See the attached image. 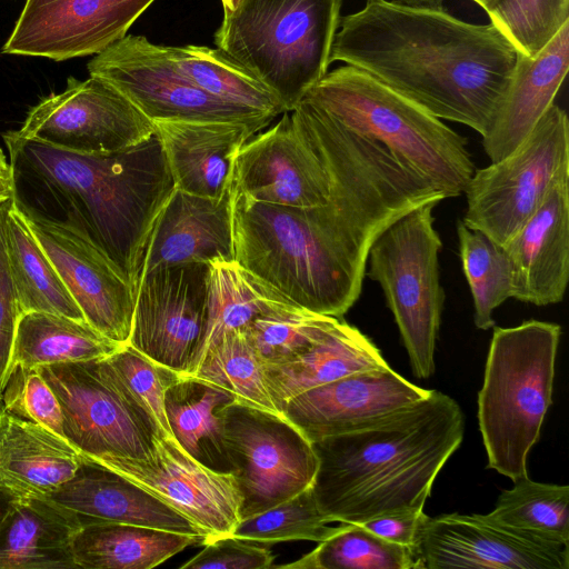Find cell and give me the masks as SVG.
Wrapping results in <instances>:
<instances>
[{
  "label": "cell",
  "instance_id": "cell-1",
  "mask_svg": "<svg viewBox=\"0 0 569 569\" xmlns=\"http://www.w3.org/2000/svg\"><path fill=\"white\" fill-rule=\"evenodd\" d=\"M307 141L328 171V202L300 208L232 196L234 261L293 305L339 318L360 296L376 238L446 196L385 146L337 121L315 124Z\"/></svg>",
  "mask_w": 569,
  "mask_h": 569
},
{
  "label": "cell",
  "instance_id": "cell-2",
  "mask_svg": "<svg viewBox=\"0 0 569 569\" xmlns=\"http://www.w3.org/2000/svg\"><path fill=\"white\" fill-rule=\"evenodd\" d=\"M330 61L370 74L438 119L489 129L515 73L518 52L491 24L445 8L366 0L341 17Z\"/></svg>",
  "mask_w": 569,
  "mask_h": 569
},
{
  "label": "cell",
  "instance_id": "cell-3",
  "mask_svg": "<svg viewBox=\"0 0 569 569\" xmlns=\"http://www.w3.org/2000/svg\"><path fill=\"white\" fill-rule=\"evenodd\" d=\"M20 211L72 229L101 249L137 292L157 219L176 189L161 141L79 154L2 134Z\"/></svg>",
  "mask_w": 569,
  "mask_h": 569
},
{
  "label": "cell",
  "instance_id": "cell-4",
  "mask_svg": "<svg viewBox=\"0 0 569 569\" xmlns=\"http://www.w3.org/2000/svg\"><path fill=\"white\" fill-rule=\"evenodd\" d=\"M458 402L437 390L350 432L312 441L311 489L329 522L363 523L423 509L432 485L463 440Z\"/></svg>",
  "mask_w": 569,
  "mask_h": 569
},
{
  "label": "cell",
  "instance_id": "cell-5",
  "mask_svg": "<svg viewBox=\"0 0 569 569\" xmlns=\"http://www.w3.org/2000/svg\"><path fill=\"white\" fill-rule=\"evenodd\" d=\"M302 100L321 108L349 130L385 146L403 167L440 188L448 198L463 193L476 169L465 137L352 66L328 71Z\"/></svg>",
  "mask_w": 569,
  "mask_h": 569
},
{
  "label": "cell",
  "instance_id": "cell-6",
  "mask_svg": "<svg viewBox=\"0 0 569 569\" xmlns=\"http://www.w3.org/2000/svg\"><path fill=\"white\" fill-rule=\"evenodd\" d=\"M343 0H241L223 13L217 49L292 111L328 72Z\"/></svg>",
  "mask_w": 569,
  "mask_h": 569
},
{
  "label": "cell",
  "instance_id": "cell-7",
  "mask_svg": "<svg viewBox=\"0 0 569 569\" xmlns=\"http://www.w3.org/2000/svg\"><path fill=\"white\" fill-rule=\"evenodd\" d=\"M560 336L559 325L540 320L497 327L492 333L478 393V422L487 468L512 481L528 475V453L552 402Z\"/></svg>",
  "mask_w": 569,
  "mask_h": 569
},
{
  "label": "cell",
  "instance_id": "cell-8",
  "mask_svg": "<svg viewBox=\"0 0 569 569\" xmlns=\"http://www.w3.org/2000/svg\"><path fill=\"white\" fill-rule=\"evenodd\" d=\"M425 203L395 220L369 249L367 276L378 282L398 326L413 375L429 378L446 295L439 278L441 239Z\"/></svg>",
  "mask_w": 569,
  "mask_h": 569
},
{
  "label": "cell",
  "instance_id": "cell-9",
  "mask_svg": "<svg viewBox=\"0 0 569 569\" xmlns=\"http://www.w3.org/2000/svg\"><path fill=\"white\" fill-rule=\"evenodd\" d=\"M61 406L63 437L88 461L149 459L160 432L108 357L38 368Z\"/></svg>",
  "mask_w": 569,
  "mask_h": 569
},
{
  "label": "cell",
  "instance_id": "cell-10",
  "mask_svg": "<svg viewBox=\"0 0 569 569\" xmlns=\"http://www.w3.org/2000/svg\"><path fill=\"white\" fill-rule=\"evenodd\" d=\"M569 178V120L552 103L507 157L475 169L462 222L503 246L537 211L555 183Z\"/></svg>",
  "mask_w": 569,
  "mask_h": 569
},
{
  "label": "cell",
  "instance_id": "cell-11",
  "mask_svg": "<svg viewBox=\"0 0 569 569\" xmlns=\"http://www.w3.org/2000/svg\"><path fill=\"white\" fill-rule=\"evenodd\" d=\"M221 417L223 449L241 498L240 520L312 485L318 469L312 443L282 415L234 401Z\"/></svg>",
  "mask_w": 569,
  "mask_h": 569
},
{
  "label": "cell",
  "instance_id": "cell-12",
  "mask_svg": "<svg viewBox=\"0 0 569 569\" xmlns=\"http://www.w3.org/2000/svg\"><path fill=\"white\" fill-rule=\"evenodd\" d=\"M87 68L90 76L114 86L152 122H271L276 118L207 93L171 62L162 46L143 36L127 34L96 54Z\"/></svg>",
  "mask_w": 569,
  "mask_h": 569
},
{
  "label": "cell",
  "instance_id": "cell-13",
  "mask_svg": "<svg viewBox=\"0 0 569 569\" xmlns=\"http://www.w3.org/2000/svg\"><path fill=\"white\" fill-rule=\"evenodd\" d=\"M17 136L79 154H109L136 146L154 132L123 93L102 78H69L64 91L42 99Z\"/></svg>",
  "mask_w": 569,
  "mask_h": 569
},
{
  "label": "cell",
  "instance_id": "cell-14",
  "mask_svg": "<svg viewBox=\"0 0 569 569\" xmlns=\"http://www.w3.org/2000/svg\"><path fill=\"white\" fill-rule=\"evenodd\" d=\"M207 263L141 274L129 345L180 376H193L206 345Z\"/></svg>",
  "mask_w": 569,
  "mask_h": 569
},
{
  "label": "cell",
  "instance_id": "cell-15",
  "mask_svg": "<svg viewBox=\"0 0 569 569\" xmlns=\"http://www.w3.org/2000/svg\"><path fill=\"white\" fill-rule=\"evenodd\" d=\"M156 0H26L7 54L54 61L98 54L127 36Z\"/></svg>",
  "mask_w": 569,
  "mask_h": 569
},
{
  "label": "cell",
  "instance_id": "cell-16",
  "mask_svg": "<svg viewBox=\"0 0 569 569\" xmlns=\"http://www.w3.org/2000/svg\"><path fill=\"white\" fill-rule=\"evenodd\" d=\"M103 467L181 512L208 541L230 536L240 521L241 498L233 476L200 463L173 438L157 437L149 459L118 458Z\"/></svg>",
  "mask_w": 569,
  "mask_h": 569
},
{
  "label": "cell",
  "instance_id": "cell-17",
  "mask_svg": "<svg viewBox=\"0 0 569 569\" xmlns=\"http://www.w3.org/2000/svg\"><path fill=\"white\" fill-rule=\"evenodd\" d=\"M418 551L428 569H568V543L493 523L483 515L429 517Z\"/></svg>",
  "mask_w": 569,
  "mask_h": 569
},
{
  "label": "cell",
  "instance_id": "cell-18",
  "mask_svg": "<svg viewBox=\"0 0 569 569\" xmlns=\"http://www.w3.org/2000/svg\"><path fill=\"white\" fill-rule=\"evenodd\" d=\"M23 216L86 321L110 340L128 343L136 291L120 269L72 229Z\"/></svg>",
  "mask_w": 569,
  "mask_h": 569
},
{
  "label": "cell",
  "instance_id": "cell-19",
  "mask_svg": "<svg viewBox=\"0 0 569 569\" xmlns=\"http://www.w3.org/2000/svg\"><path fill=\"white\" fill-rule=\"evenodd\" d=\"M232 196L289 207H318L330 197V178L319 157L295 126L290 112L240 149Z\"/></svg>",
  "mask_w": 569,
  "mask_h": 569
},
{
  "label": "cell",
  "instance_id": "cell-20",
  "mask_svg": "<svg viewBox=\"0 0 569 569\" xmlns=\"http://www.w3.org/2000/svg\"><path fill=\"white\" fill-rule=\"evenodd\" d=\"M429 392L389 366L308 389L288 400L281 415L312 442L365 427Z\"/></svg>",
  "mask_w": 569,
  "mask_h": 569
},
{
  "label": "cell",
  "instance_id": "cell-21",
  "mask_svg": "<svg viewBox=\"0 0 569 569\" xmlns=\"http://www.w3.org/2000/svg\"><path fill=\"white\" fill-rule=\"evenodd\" d=\"M43 497L68 511L80 528L128 523L207 538L167 502L120 473L84 458L72 478Z\"/></svg>",
  "mask_w": 569,
  "mask_h": 569
},
{
  "label": "cell",
  "instance_id": "cell-22",
  "mask_svg": "<svg viewBox=\"0 0 569 569\" xmlns=\"http://www.w3.org/2000/svg\"><path fill=\"white\" fill-rule=\"evenodd\" d=\"M502 247L511 267L513 299L539 307L562 301L569 280V178L552 186Z\"/></svg>",
  "mask_w": 569,
  "mask_h": 569
},
{
  "label": "cell",
  "instance_id": "cell-23",
  "mask_svg": "<svg viewBox=\"0 0 569 569\" xmlns=\"http://www.w3.org/2000/svg\"><path fill=\"white\" fill-rule=\"evenodd\" d=\"M176 188L219 199L231 191L240 149L268 121H156Z\"/></svg>",
  "mask_w": 569,
  "mask_h": 569
},
{
  "label": "cell",
  "instance_id": "cell-24",
  "mask_svg": "<svg viewBox=\"0 0 569 569\" xmlns=\"http://www.w3.org/2000/svg\"><path fill=\"white\" fill-rule=\"evenodd\" d=\"M233 261L232 193L219 199L174 189L150 236L141 274L159 267Z\"/></svg>",
  "mask_w": 569,
  "mask_h": 569
},
{
  "label": "cell",
  "instance_id": "cell-25",
  "mask_svg": "<svg viewBox=\"0 0 569 569\" xmlns=\"http://www.w3.org/2000/svg\"><path fill=\"white\" fill-rule=\"evenodd\" d=\"M569 69V21L533 57L518 53L505 98L481 137L491 162L511 153L553 103Z\"/></svg>",
  "mask_w": 569,
  "mask_h": 569
},
{
  "label": "cell",
  "instance_id": "cell-26",
  "mask_svg": "<svg viewBox=\"0 0 569 569\" xmlns=\"http://www.w3.org/2000/svg\"><path fill=\"white\" fill-rule=\"evenodd\" d=\"M82 457L64 438L3 411L0 481L22 496H46L72 478Z\"/></svg>",
  "mask_w": 569,
  "mask_h": 569
},
{
  "label": "cell",
  "instance_id": "cell-27",
  "mask_svg": "<svg viewBox=\"0 0 569 569\" xmlns=\"http://www.w3.org/2000/svg\"><path fill=\"white\" fill-rule=\"evenodd\" d=\"M389 367L379 349L356 327L337 323L297 358L263 366L269 393L281 413L292 397L351 373Z\"/></svg>",
  "mask_w": 569,
  "mask_h": 569
},
{
  "label": "cell",
  "instance_id": "cell-28",
  "mask_svg": "<svg viewBox=\"0 0 569 569\" xmlns=\"http://www.w3.org/2000/svg\"><path fill=\"white\" fill-rule=\"evenodd\" d=\"M80 526L43 496H22L0 522V569L77 568Z\"/></svg>",
  "mask_w": 569,
  "mask_h": 569
},
{
  "label": "cell",
  "instance_id": "cell-29",
  "mask_svg": "<svg viewBox=\"0 0 569 569\" xmlns=\"http://www.w3.org/2000/svg\"><path fill=\"white\" fill-rule=\"evenodd\" d=\"M234 401L237 397L229 390L196 376H180L164 393L172 438L192 458L218 472H230L221 411Z\"/></svg>",
  "mask_w": 569,
  "mask_h": 569
},
{
  "label": "cell",
  "instance_id": "cell-30",
  "mask_svg": "<svg viewBox=\"0 0 569 569\" xmlns=\"http://www.w3.org/2000/svg\"><path fill=\"white\" fill-rule=\"evenodd\" d=\"M207 538L128 523L82 527L72 542L77 568L151 569Z\"/></svg>",
  "mask_w": 569,
  "mask_h": 569
},
{
  "label": "cell",
  "instance_id": "cell-31",
  "mask_svg": "<svg viewBox=\"0 0 569 569\" xmlns=\"http://www.w3.org/2000/svg\"><path fill=\"white\" fill-rule=\"evenodd\" d=\"M119 345L86 320L44 311H29L18 321L10 367L39 368L61 362L106 358Z\"/></svg>",
  "mask_w": 569,
  "mask_h": 569
},
{
  "label": "cell",
  "instance_id": "cell-32",
  "mask_svg": "<svg viewBox=\"0 0 569 569\" xmlns=\"http://www.w3.org/2000/svg\"><path fill=\"white\" fill-rule=\"evenodd\" d=\"M4 232L10 271L21 312L44 311L86 320L13 201L7 212Z\"/></svg>",
  "mask_w": 569,
  "mask_h": 569
},
{
  "label": "cell",
  "instance_id": "cell-33",
  "mask_svg": "<svg viewBox=\"0 0 569 569\" xmlns=\"http://www.w3.org/2000/svg\"><path fill=\"white\" fill-rule=\"evenodd\" d=\"M290 305L293 303L234 260L209 262L204 351L226 333L247 330L259 316Z\"/></svg>",
  "mask_w": 569,
  "mask_h": 569
},
{
  "label": "cell",
  "instance_id": "cell-34",
  "mask_svg": "<svg viewBox=\"0 0 569 569\" xmlns=\"http://www.w3.org/2000/svg\"><path fill=\"white\" fill-rule=\"evenodd\" d=\"M171 62L197 87L234 106L272 114L283 110L276 98L243 67L219 49L162 46Z\"/></svg>",
  "mask_w": 569,
  "mask_h": 569
},
{
  "label": "cell",
  "instance_id": "cell-35",
  "mask_svg": "<svg viewBox=\"0 0 569 569\" xmlns=\"http://www.w3.org/2000/svg\"><path fill=\"white\" fill-rule=\"evenodd\" d=\"M291 569H422L418 549L388 541L358 523L342 528L300 559L276 566Z\"/></svg>",
  "mask_w": 569,
  "mask_h": 569
},
{
  "label": "cell",
  "instance_id": "cell-36",
  "mask_svg": "<svg viewBox=\"0 0 569 569\" xmlns=\"http://www.w3.org/2000/svg\"><path fill=\"white\" fill-rule=\"evenodd\" d=\"M513 482L511 489L500 493L496 508L485 518L509 529L568 543L569 487L537 482L528 475Z\"/></svg>",
  "mask_w": 569,
  "mask_h": 569
},
{
  "label": "cell",
  "instance_id": "cell-37",
  "mask_svg": "<svg viewBox=\"0 0 569 569\" xmlns=\"http://www.w3.org/2000/svg\"><path fill=\"white\" fill-rule=\"evenodd\" d=\"M461 266L473 300L478 329L495 326L493 310L513 296L512 273L502 246L478 230L457 223Z\"/></svg>",
  "mask_w": 569,
  "mask_h": 569
},
{
  "label": "cell",
  "instance_id": "cell-38",
  "mask_svg": "<svg viewBox=\"0 0 569 569\" xmlns=\"http://www.w3.org/2000/svg\"><path fill=\"white\" fill-rule=\"evenodd\" d=\"M220 386L237 401L279 413L263 378V366L246 330L230 331L210 345L193 375Z\"/></svg>",
  "mask_w": 569,
  "mask_h": 569
},
{
  "label": "cell",
  "instance_id": "cell-39",
  "mask_svg": "<svg viewBox=\"0 0 569 569\" xmlns=\"http://www.w3.org/2000/svg\"><path fill=\"white\" fill-rule=\"evenodd\" d=\"M338 320L290 305L259 316L246 331L262 366H274L306 352Z\"/></svg>",
  "mask_w": 569,
  "mask_h": 569
},
{
  "label": "cell",
  "instance_id": "cell-40",
  "mask_svg": "<svg viewBox=\"0 0 569 569\" xmlns=\"http://www.w3.org/2000/svg\"><path fill=\"white\" fill-rule=\"evenodd\" d=\"M328 523L310 486L272 508L241 519L230 536L261 545L291 540L321 542L343 526L331 527Z\"/></svg>",
  "mask_w": 569,
  "mask_h": 569
},
{
  "label": "cell",
  "instance_id": "cell-41",
  "mask_svg": "<svg viewBox=\"0 0 569 569\" xmlns=\"http://www.w3.org/2000/svg\"><path fill=\"white\" fill-rule=\"evenodd\" d=\"M483 11L518 53L531 58L569 21V0H490Z\"/></svg>",
  "mask_w": 569,
  "mask_h": 569
},
{
  "label": "cell",
  "instance_id": "cell-42",
  "mask_svg": "<svg viewBox=\"0 0 569 569\" xmlns=\"http://www.w3.org/2000/svg\"><path fill=\"white\" fill-rule=\"evenodd\" d=\"M129 391L153 419L161 437L172 438L164 412L166 390L180 377L129 343L108 357Z\"/></svg>",
  "mask_w": 569,
  "mask_h": 569
},
{
  "label": "cell",
  "instance_id": "cell-43",
  "mask_svg": "<svg viewBox=\"0 0 569 569\" xmlns=\"http://www.w3.org/2000/svg\"><path fill=\"white\" fill-rule=\"evenodd\" d=\"M0 398L6 412L44 426L63 437L61 406L38 368L11 367Z\"/></svg>",
  "mask_w": 569,
  "mask_h": 569
},
{
  "label": "cell",
  "instance_id": "cell-44",
  "mask_svg": "<svg viewBox=\"0 0 569 569\" xmlns=\"http://www.w3.org/2000/svg\"><path fill=\"white\" fill-rule=\"evenodd\" d=\"M180 569H267L274 556L267 545L232 536L212 539Z\"/></svg>",
  "mask_w": 569,
  "mask_h": 569
},
{
  "label": "cell",
  "instance_id": "cell-45",
  "mask_svg": "<svg viewBox=\"0 0 569 569\" xmlns=\"http://www.w3.org/2000/svg\"><path fill=\"white\" fill-rule=\"evenodd\" d=\"M10 203L11 201L0 206V395L11 362L18 321L22 315L6 248L4 226Z\"/></svg>",
  "mask_w": 569,
  "mask_h": 569
},
{
  "label": "cell",
  "instance_id": "cell-46",
  "mask_svg": "<svg viewBox=\"0 0 569 569\" xmlns=\"http://www.w3.org/2000/svg\"><path fill=\"white\" fill-rule=\"evenodd\" d=\"M428 518L421 510L382 516L360 525L388 541L418 549L421 530Z\"/></svg>",
  "mask_w": 569,
  "mask_h": 569
},
{
  "label": "cell",
  "instance_id": "cell-47",
  "mask_svg": "<svg viewBox=\"0 0 569 569\" xmlns=\"http://www.w3.org/2000/svg\"><path fill=\"white\" fill-rule=\"evenodd\" d=\"M14 192L12 167L0 148V206L13 201Z\"/></svg>",
  "mask_w": 569,
  "mask_h": 569
},
{
  "label": "cell",
  "instance_id": "cell-48",
  "mask_svg": "<svg viewBox=\"0 0 569 569\" xmlns=\"http://www.w3.org/2000/svg\"><path fill=\"white\" fill-rule=\"evenodd\" d=\"M21 497L22 495L0 481V522Z\"/></svg>",
  "mask_w": 569,
  "mask_h": 569
},
{
  "label": "cell",
  "instance_id": "cell-49",
  "mask_svg": "<svg viewBox=\"0 0 569 569\" xmlns=\"http://www.w3.org/2000/svg\"><path fill=\"white\" fill-rule=\"evenodd\" d=\"M411 7H423L432 9H442L445 0H393Z\"/></svg>",
  "mask_w": 569,
  "mask_h": 569
},
{
  "label": "cell",
  "instance_id": "cell-50",
  "mask_svg": "<svg viewBox=\"0 0 569 569\" xmlns=\"http://www.w3.org/2000/svg\"><path fill=\"white\" fill-rule=\"evenodd\" d=\"M221 2L223 6V13H230L239 7L241 0H221Z\"/></svg>",
  "mask_w": 569,
  "mask_h": 569
},
{
  "label": "cell",
  "instance_id": "cell-51",
  "mask_svg": "<svg viewBox=\"0 0 569 569\" xmlns=\"http://www.w3.org/2000/svg\"><path fill=\"white\" fill-rule=\"evenodd\" d=\"M471 1H473L475 3H477V4H478L479 7H481V8H482V10H483L490 0H471Z\"/></svg>",
  "mask_w": 569,
  "mask_h": 569
},
{
  "label": "cell",
  "instance_id": "cell-52",
  "mask_svg": "<svg viewBox=\"0 0 569 569\" xmlns=\"http://www.w3.org/2000/svg\"><path fill=\"white\" fill-rule=\"evenodd\" d=\"M4 409H3V405H2V401H1V398H0V419H1V416L3 413Z\"/></svg>",
  "mask_w": 569,
  "mask_h": 569
}]
</instances>
